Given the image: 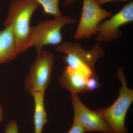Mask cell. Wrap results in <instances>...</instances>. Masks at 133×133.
<instances>
[{"label": "cell", "mask_w": 133, "mask_h": 133, "mask_svg": "<svg viewBox=\"0 0 133 133\" xmlns=\"http://www.w3.org/2000/svg\"><path fill=\"white\" fill-rule=\"evenodd\" d=\"M54 62L51 52L42 50L37 54L24 81L25 88L30 94L45 92L51 78Z\"/></svg>", "instance_id": "cell-5"}, {"label": "cell", "mask_w": 133, "mask_h": 133, "mask_svg": "<svg viewBox=\"0 0 133 133\" xmlns=\"http://www.w3.org/2000/svg\"><path fill=\"white\" fill-rule=\"evenodd\" d=\"M19 54L12 29L5 27L0 30V64L12 61Z\"/></svg>", "instance_id": "cell-10"}, {"label": "cell", "mask_w": 133, "mask_h": 133, "mask_svg": "<svg viewBox=\"0 0 133 133\" xmlns=\"http://www.w3.org/2000/svg\"><path fill=\"white\" fill-rule=\"evenodd\" d=\"M56 49L65 54L62 60L67 66L81 72L88 78L97 75L95 63L105 54L101 43L98 42L90 50H86L78 43L65 42L57 45Z\"/></svg>", "instance_id": "cell-2"}, {"label": "cell", "mask_w": 133, "mask_h": 133, "mask_svg": "<svg viewBox=\"0 0 133 133\" xmlns=\"http://www.w3.org/2000/svg\"><path fill=\"white\" fill-rule=\"evenodd\" d=\"M77 95L71 94L72 104L74 111L73 122L79 124L86 132L114 133L110 126L103 119L98 110L93 111L86 107Z\"/></svg>", "instance_id": "cell-8"}, {"label": "cell", "mask_w": 133, "mask_h": 133, "mask_svg": "<svg viewBox=\"0 0 133 133\" xmlns=\"http://www.w3.org/2000/svg\"><path fill=\"white\" fill-rule=\"evenodd\" d=\"M45 93L44 91L35 92L31 95L35 102L33 121L35 133H42L44 127L48 122L44 104Z\"/></svg>", "instance_id": "cell-11"}, {"label": "cell", "mask_w": 133, "mask_h": 133, "mask_svg": "<svg viewBox=\"0 0 133 133\" xmlns=\"http://www.w3.org/2000/svg\"><path fill=\"white\" fill-rule=\"evenodd\" d=\"M117 76L122 84L118 97L109 107L98 110L114 133H127L125 121L127 112L133 101V90L127 85L122 67L117 70Z\"/></svg>", "instance_id": "cell-3"}, {"label": "cell", "mask_w": 133, "mask_h": 133, "mask_svg": "<svg viewBox=\"0 0 133 133\" xmlns=\"http://www.w3.org/2000/svg\"><path fill=\"white\" fill-rule=\"evenodd\" d=\"M75 1V0H65L63 3V6H68L72 3Z\"/></svg>", "instance_id": "cell-17"}, {"label": "cell", "mask_w": 133, "mask_h": 133, "mask_svg": "<svg viewBox=\"0 0 133 133\" xmlns=\"http://www.w3.org/2000/svg\"><path fill=\"white\" fill-rule=\"evenodd\" d=\"M95 1L100 6H101L104 4L110 2L114 1H120L124 2H127L129 1L130 0H95Z\"/></svg>", "instance_id": "cell-16"}, {"label": "cell", "mask_w": 133, "mask_h": 133, "mask_svg": "<svg viewBox=\"0 0 133 133\" xmlns=\"http://www.w3.org/2000/svg\"><path fill=\"white\" fill-rule=\"evenodd\" d=\"M3 119V109L0 104V122L2 121Z\"/></svg>", "instance_id": "cell-18"}, {"label": "cell", "mask_w": 133, "mask_h": 133, "mask_svg": "<svg viewBox=\"0 0 133 133\" xmlns=\"http://www.w3.org/2000/svg\"><path fill=\"white\" fill-rule=\"evenodd\" d=\"M40 6L35 0H12L10 2L4 26L12 29L19 54L30 48V21Z\"/></svg>", "instance_id": "cell-1"}, {"label": "cell", "mask_w": 133, "mask_h": 133, "mask_svg": "<svg viewBox=\"0 0 133 133\" xmlns=\"http://www.w3.org/2000/svg\"><path fill=\"white\" fill-rule=\"evenodd\" d=\"M88 77L77 70L66 66L58 79L61 86L71 94L87 92L86 83Z\"/></svg>", "instance_id": "cell-9"}, {"label": "cell", "mask_w": 133, "mask_h": 133, "mask_svg": "<svg viewBox=\"0 0 133 133\" xmlns=\"http://www.w3.org/2000/svg\"><path fill=\"white\" fill-rule=\"evenodd\" d=\"M112 15L101 8L95 0H83L81 17L74 37L76 40L91 38L96 35L101 22Z\"/></svg>", "instance_id": "cell-6"}, {"label": "cell", "mask_w": 133, "mask_h": 133, "mask_svg": "<svg viewBox=\"0 0 133 133\" xmlns=\"http://www.w3.org/2000/svg\"><path fill=\"white\" fill-rule=\"evenodd\" d=\"M19 127L16 121H12L10 122L6 126L5 133H19Z\"/></svg>", "instance_id": "cell-14"}, {"label": "cell", "mask_w": 133, "mask_h": 133, "mask_svg": "<svg viewBox=\"0 0 133 133\" xmlns=\"http://www.w3.org/2000/svg\"><path fill=\"white\" fill-rule=\"evenodd\" d=\"M99 79V77L97 74L88 78L86 83L87 92H90L100 87Z\"/></svg>", "instance_id": "cell-13"}, {"label": "cell", "mask_w": 133, "mask_h": 133, "mask_svg": "<svg viewBox=\"0 0 133 133\" xmlns=\"http://www.w3.org/2000/svg\"><path fill=\"white\" fill-rule=\"evenodd\" d=\"M76 23V19L64 16L39 22L35 26H31L30 48H35L37 55L42 51L44 46L59 45L63 42V28Z\"/></svg>", "instance_id": "cell-4"}, {"label": "cell", "mask_w": 133, "mask_h": 133, "mask_svg": "<svg viewBox=\"0 0 133 133\" xmlns=\"http://www.w3.org/2000/svg\"><path fill=\"white\" fill-rule=\"evenodd\" d=\"M43 8V12L47 15L56 17L63 16L59 8V0H35Z\"/></svg>", "instance_id": "cell-12"}, {"label": "cell", "mask_w": 133, "mask_h": 133, "mask_svg": "<svg viewBox=\"0 0 133 133\" xmlns=\"http://www.w3.org/2000/svg\"><path fill=\"white\" fill-rule=\"evenodd\" d=\"M109 18L98 26L96 35L97 42H108L122 36L121 27L133 21V1L129 2L118 13Z\"/></svg>", "instance_id": "cell-7"}, {"label": "cell", "mask_w": 133, "mask_h": 133, "mask_svg": "<svg viewBox=\"0 0 133 133\" xmlns=\"http://www.w3.org/2000/svg\"><path fill=\"white\" fill-rule=\"evenodd\" d=\"M84 129L79 124L73 122L70 129L67 133H85Z\"/></svg>", "instance_id": "cell-15"}]
</instances>
